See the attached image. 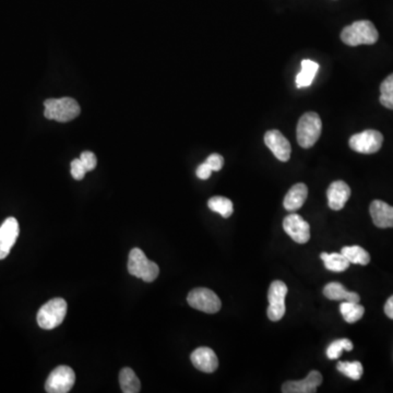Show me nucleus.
I'll return each mask as SVG.
<instances>
[{"mask_svg": "<svg viewBox=\"0 0 393 393\" xmlns=\"http://www.w3.org/2000/svg\"><path fill=\"white\" fill-rule=\"evenodd\" d=\"M340 311L346 322L354 324L361 320V317L364 316L365 308L359 303L343 302L340 305Z\"/></svg>", "mask_w": 393, "mask_h": 393, "instance_id": "obj_24", "label": "nucleus"}, {"mask_svg": "<svg viewBox=\"0 0 393 393\" xmlns=\"http://www.w3.org/2000/svg\"><path fill=\"white\" fill-rule=\"evenodd\" d=\"M322 122L317 113L309 112L304 114L298 122L296 129L297 142L304 149L314 146L322 136Z\"/></svg>", "mask_w": 393, "mask_h": 393, "instance_id": "obj_3", "label": "nucleus"}, {"mask_svg": "<svg viewBox=\"0 0 393 393\" xmlns=\"http://www.w3.org/2000/svg\"><path fill=\"white\" fill-rule=\"evenodd\" d=\"M76 383V374L71 367L58 366L48 376L45 390L48 393H67Z\"/></svg>", "mask_w": 393, "mask_h": 393, "instance_id": "obj_9", "label": "nucleus"}, {"mask_svg": "<svg viewBox=\"0 0 393 393\" xmlns=\"http://www.w3.org/2000/svg\"><path fill=\"white\" fill-rule=\"evenodd\" d=\"M380 93V103L387 109H393V74L383 80Z\"/></svg>", "mask_w": 393, "mask_h": 393, "instance_id": "obj_26", "label": "nucleus"}, {"mask_svg": "<svg viewBox=\"0 0 393 393\" xmlns=\"http://www.w3.org/2000/svg\"><path fill=\"white\" fill-rule=\"evenodd\" d=\"M87 172H88V170L85 168V165L81 162V159H76L72 161L71 175L72 177L75 178L76 181H81V179H83Z\"/></svg>", "mask_w": 393, "mask_h": 393, "instance_id": "obj_28", "label": "nucleus"}, {"mask_svg": "<svg viewBox=\"0 0 393 393\" xmlns=\"http://www.w3.org/2000/svg\"><path fill=\"white\" fill-rule=\"evenodd\" d=\"M385 314L393 320V295L387 300V303H385Z\"/></svg>", "mask_w": 393, "mask_h": 393, "instance_id": "obj_32", "label": "nucleus"}, {"mask_svg": "<svg viewBox=\"0 0 393 393\" xmlns=\"http://www.w3.org/2000/svg\"><path fill=\"white\" fill-rule=\"evenodd\" d=\"M287 295V287L284 282L273 281L269 287L268 317L271 322H279L284 317L287 307H285V297Z\"/></svg>", "mask_w": 393, "mask_h": 393, "instance_id": "obj_8", "label": "nucleus"}, {"mask_svg": "<svg viewBox=\"0 0 393 393\" xmlns=\"http://www.w3.org/2000/svg\"><path fill=\"white\" fill-rule=\"evenodd\" d=\"M320 257L324 262V266L330 271L343 272L350 267V261L342 254L322 253Z\"/></svg>", "mask_w": 393, "mask_h": 393, "instance_id": "obj_22", "label": "nucleus"}, {"mask_svg": "<svg viewBox=\"0 0 393 393\" xmlns=\"http://www.w3.org/2000/svg\"><path fill=\"white\" fill-rule=\"evenodd\" d=\"M207 207L213 212L218 213L224 218H229V216L234 212V207H233V202L227 199L225 196H212L209 201H207Z\"/></svg>", "mask_w": 393, "mask_h": 393, "instance_id": "obj_23", "label": "nucleus"}, {"mask_svg": "<svg viewBox=\"0 0 393 393\" xmlns=\"http://www.w3.org/2000/svg\"><path fill=\"white\" fill-rule=\"evenodd\" d=\"M44 106H45L44 116L47 120H54L59 122L75 120L81 113L79 104L72 98H48L44 102Z\"/></svg>", "mask_w": 393, "mask_h": 393, "instance_id": "obj_2", "label": "nucleus"}, {"mask_svg": "<svg viewBox=\"0 0 393 393\" xmlns=\"http://www.w3.org/2000/svg\"><path fill=\"white\" fill-rule=\"evenodd\" d=\"M80 159H81V162L83 163L85 168H87L88 172L93 170L96 168V165H98V159H96V155L90 151L83 152L81 157H80Z\"/></svg>", "mask_w": 393, "mask_h": 393, "instance_id": "obj_29", "label": "nucleus"}, {"mask_svg": "<svg viewBox=\"0 0 393 393\" xmlns=\"http://www.w3.org/2000/svg\"><path fill=\"white\" fill-rule=\"evenodd\" d=\"M374 225L379 229L393 227V207L381 200H374L370 207Z\"/></svg>", "mask_w": 393, "mask_h": 393, "instance_id": "obj_16", "label": "nucleus"}, {"mask_svg": "<svg viewBox=\"0 0 393 393\" xmlns=\"http://www.w3.org/2000/svg\"><path fill=\"white\" fill-rule=\"evenodd\" d=\"M190 359L194 366L200 372H216L218 367V359L216 354L210 348H198L192 352Z\"/></svg>", "mask_w": 393, "mask_h": 393, "instance_id": "obj_15", "label": "nucleus"}, {"mask_svg": "<svg viewBox=\"0 0 393 393\" xmlns=\"http://www.w3.org/2000/svg\"><path fill=\"white\" fill-rule=\"evenodd\" d=\"M205 163L210 166L213 172H218V170H222V168H223L224 157H222V155H218V153H213V155L207 157Z\"/></svg>", "mask_w": 393, "mask_h": 393, "instance_id": "obj_30", "label": "nucleus"}, {"mask_svg": "<svg viewBox=\"0 0 393 393\" xmlns=\"http://www.w3.org/2000/svg\"><path fill=\"white\" fill-rule=\"evenodd\" d=\"M307 196H308V188L305 183H296L285 196L283 205L287 211L295 212L303 207L306 199H307Z\"/></svg>", "mask_w": 393, "mask_h": 393, "instance_id": "obj_17", "label": "nucleus"}, {"mask_svg": "<svg viewBox=\"0 0 393 393\" xmlns=\"http://www.w3.org/2000/svg\"><path fill=\"white\" fill-rule=\"evenodd\" d=\"M379 38L377 29L368 20L354 22L343 29L341 40L348 46L372 45Z\"/></svg>", "mask_w": 393, "mask_h": 393, "instance_id": "obj_1", "label": "nucleus"}, {"mask_svg": "<svg viewBox=\"0 0 393 393\" xmlns=\"http://www.w3.org/2000/svg\"><path fill=\"white\" fill-rule=\"evenodd\" d=\"M283 229L297 244H306L311 239V226L300 214H289L283 220Z\"/></svg>", "mask_w": 393, "mask_h": 393, "instance_id": "obj_10", "label": "nucleus"}, {"mask_svg": "<svg viewBox=\"0 0 393 393\" xmlns=\"http://www.w3.org/2000/svg\"><path fill=\"white\" fill-rule=\"evenodd\" d=\"M19 223L16 218H8L0 226V260L8 257L11 248L16 244L19 236Z\"/></svg>", "mask_w": 393, "mask_h": 393, "instance_id": "obj_11", "label": "nucleus"}, {"mask_svg": "<svg viewBox=\"0 0 393 393\" xmlns=\"http://www.w3.org/2000/svg\"><path fill=\"white\" fill-rule=\"evenodd\" d=\"M319 65L315 63V61L309 60V59L302 61V70L296 76V85H297V88H307V87L311 85L315 77H316Z\"/></svg>", "mask_w": 393, "mask_h": 393, "instance_id": "obj_19", "label": "nucleus"}, {"mask_svg": "<svg viewBox=\"0 0 393 393\" xmlns=\"http://www.w3.org/2000/svg\"><path fill=\"white\" fill-rule=\"evenodd\" d=\"M383 136L377 131H363L351 137L348 144L353 151L361 155H374L383 146Z\"/></svg>", "mask_w": 393, "mask_h": 393, "instance_id": "obj_7", "label": "nucleus"}, {"mask_svg": "<svg viewBox=\"0 0 393 393\" xmlns=\"http://www.w3.org/2000/svg\"><path fill=\"white\" fill-rule=\"evenodd\" d=\"M67 302L64 298H53L41 307L38 313V326L44 330H53L64 322L67 315Z\"/></svg>", "mask_w": 393, "mask_h": 393, "instance_id": "obj_5", "label": "nucleus"}, {"mask_svg": "<svg viewBox=\"0 0 393 393\" xmlns=\"http://www.w3.org/2000/svg\"><path fill=\"white\" fill-rule=\"evenodd\" d=\"M328 205L333 211L342 210L351 196V188L346 181H333L327 190Z\"/></svg>", "mask_w": 393, "mask_h": 393, "instance_id": "obj_14", "label": "nucleus"}, {"mask_svg": "<svg viewBox=\"0 0 393 393\" xmlns=\"http://www.w3.org/2000/svg\"><path fill=\"white\" fill-rule=\"evenodd\" d=\"M187 302L192 308L207 314H216L221 309V300L213 291L205 287H198L189 293Z\"/></svg>", "mask_w": 393, "mask_h": 393, "instance_id": "obj_6", "label": "nucleus"}, {"mask_svg": "<svg viewBox=\"0 0 393 393\" xmlns=\"http://www.w3.org/2000/svg\"><path fill=\"white\" fill-rule=\"evenodd\" d=\"M120 388L124 393H138L141 390V383L137 374L131 368H122L120 372Z\"/></svg>", "mask_w": 393, "mask_h": 393, "instance_id": "obj_20", "label": "nucleus"}, {"mask_svg": "<svg viewBox=\"0 0 393 393\" xmlns=\"http://www.w3.org/2000/svg\"><path fill=\"white\" fill-rule=\"evenodd\" d=\"M341 254L354 265L367 266L370 262V255L359 246H346L341 249Z\"/></svg>", "mask_w": 393, "mask_h": 393, "instance_id": "obj_21", "label": "nucleus"}, {"mask_svg": "<svg viewBox=\"0 0 393 393\" xmlns=\"http://www.w3.org/2000/svg\"><path fill=\"white\" fill-rule=\"evenodd\" d=\"M324 381L322 374L317 370H311L305 379L300 381H287L282 385L283 393H315Z\"/></svg>", "mask_w": 393, "mask_h": 393, "instance_id": "obj_13", "label": "nucleus"}, {"mask_svg": "<svg viewBox=\"0 0 393 393\" xmlns=\"http://www.w3.org/2000/svg\"><path fill=\"white\" fill-rule=\"evenodd\" d=\"M337 370L352 380L361 379L364 372L361 361H340L337 363Z\"/></svg>", "mask_w": 393, "mask_h": 393, "instance_id": "obj_25", "label": "nucleus"}, {"mask_svg": "<svg viewBox=\"0 0 393 393\" xmlns=\"http://www.w3.org/2000/svg\"><path fill=\"white\" fill-rule=\"evenodd\" d=\"M265 144L271 150L274 157L281 162H287L291 157L290 142L279 131H269L265 135Z\"/></svg>", "mask_w": 393, "mask_h": 393, "instance_id": "obj_12", "label": "nucleus"}, {"mask_svg": "<svg viewBox=\"0 0 393 393\" xmlns=\"http://www.w3.org/2000/svg\"><path fill=\"white\" fill-rule=\"evenodd\" d=\"M324 295L328 300H346V302H353V303H359L361 300L357 293L348 292L346 290V287L337 282H331L326 285L324 289Z\"/></svg>", "mask_w": 393, "mask_h": 393, "instance_id": "obj_18", "label": "nucleus"}, {"mask_svg": "<svg viewBox=\"0 0 393 393\" xmlns=\"http://www.w3.org/2000/svg\"><path fill=\"white\" fill-rule=\"evenodd\" d=\"M128 272L144 282L151 283L157 279L159 268L157 263L149 260L146 254L139 248H133L128 258Z\"/></svg>", "mask_w": 393, "mask_h": 393, "instance_id": "obj_4", "label": "nucleus"}, {"mask_svg": "<svg viewBox=\"0 0 393 393\" xmlns=\"http://www.w3.org/2000/svg\"><path fill=\"white\" fill-rule=\"evenodd\" d=\"M353 343L348 339H340L335 340V342L330 344L327 350V356L329 359H337L342 355V352L352 351L353 350Z\"/></svg>", "mask_w": 393, "mask_h": 393, "instance_id": "obj_27", "label": "nucleus"}, {"mask_svg": "<svg viewBox=\"0 0 393 393\" xmlns=\"http://www.w3.org/2000/svg\"><path fill=\"white\" fill-rule=\"evenodd\" d=\"M213 170H211L210 166L207 164V163H203V164L199 165L198 168H196V177L200 178V179H207L210 178L211 174H212Z\"/></svg>", "mask_w": 393, "mask_h": 393, "instance_id": "obj_31", "label": "nucleus"}]
</instances>
